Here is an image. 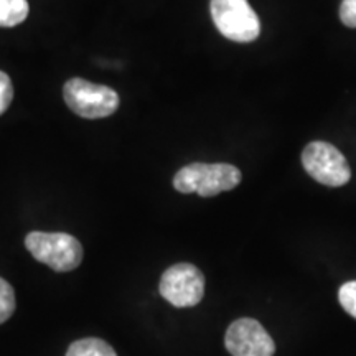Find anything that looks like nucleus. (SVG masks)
I'll list each match as a JSON object with an SVG mask.
<instances>
[{"instance_id":"f257e3e1","label":"nucleus","mask_w":356,"mask_h":356,"mask_svg":"<svg viewBox=\"0 0 356 356\" xmlns=\"http://www.w3.org/2000/svg\"><path fill=\"white\" fill-rule=\"evenodd\" d=\"M241 184V172L231 163H190L177 172L173 186L180 193L216 197Z\"/></svg>"},{"instance_id":"f03ea898","label":"nucleus","mask_w":356,"mask_h":356,"mask_svg":"<svg viewBox=\"0 0 356 356\" xmlns=\"http://www.w3.org/2000/svg\"><path fill=\"white\" fill-rule=\"evenodd\" d=\"M25 248L38 262L56 273H70L83 261V246L68 233H43L32 231L25 238Z\"/></svg>"},{"instance_id":"7ed1b4c3","label":"nucleus","mask_w":356,"mask_h":356,"mask_svg":"<svg viewBox=\"0 0 356 356\" xmlns=\"http://www.w3.org/2000/svg\"><path fill=\"white\" fill-rule=\"evenodd\" d=\"M63 97L68 108L84 119L109 118L119 108V95L113 88L81 78H71L66 81Z\"/></svg>"},{"instance_id":"20e7f679","label":"nucleus","mask_w":356,"mask_h":356,"mask_svg":"<svg viewBox=\"0 0 356 356\" xmlns=\"http://www.w3.org/2000/svg\"><path fill=\"white\" fill-rule=\"evenodd\" d=\"M210 10L222 37L238 43H251L259 37V17L248 0H211Z\"/></svg>"},{"instance_id":"39448f33","label":"nucleus","mask_w":356,"mask_h":356,"mask_svg":"<svg viewBox=\"0 0 356 356\" xmlns=\"http://www.w3.org/2000/svg\"><path fill=\"white\" fill-rule=\"evenodd\" d=\"M302 163L314 180L327 186L346 185L351 178L348 160L328 142H310L302 152Z\"/></svg>"},{"instance_id":"423d86ee","label":"nucleus","mask_w":356,"mask_h":356,"mask_svg":"<svg viewBox=\"0 0 356 356\" xmlns=\"http://www.w3.org/2000/svg\"><path fill=\"white\" fill-rule=\"evenodd\" d=\"M159 291L173 307H195L204 296V275L197 266L180 262L163 273Z\"/></svg>"},{"instance_id":"0eeeda50","label":"nucleus","mask_w":356,"mask_h":356,"mask_svg":"<svg viewBox=\"0 0 356 356\" xmlns=\"http://www.w3.org/2000/svg\"><path fill=\"white\" fill-rule=\"evenodd\" d=\"M225 345L231 356H273L275 351L274 340L254 318H238L231 323Z\"/></svg>"},{"instance_id":"6e6552de","label":"nucleus","mask_w":356,"mask_h":356,"mask_svg":"<svg viewBox=\"0 0 356 356\" xmlns=\"http://www.w3.org/2000/svg\"><path fill=\"white\" fill-rule=\"evenodd\" d=\"M66 356H118L108 341L99 338H83L70 345Z\"/></svg>"},{"instance_id":"1a4fd4ad","label":"nucleus","mask_w":356,"mask_h":356,"mask_svg":"<svg viewBox=\"0 0 356 356\" xmlns=\"http://www.w3.org/2000/svg\"><path fill=\"white\" fill-rule=\"evenodd\" d=\"M26 0H0V26H15L29 17Z\"/></svg>"},{"instance_id":"9d476101","label":"nucleus","mask_w":356,"mask_h":356,"mask_svg":"<svg viewBox=\"0 0 356 356\" xmlns=\"http://www.w3.org/2000/svg\"><path fill=\"white\" fill-rule=\"evenodd\" d=\"M15 310V293L10 284L0 277V323L7 322Z\"/></svg>"},{"instance_id":"9b49d317","label":"nucleus","mask_w":356,"mask_h":356,"mask_svg":"<svg viewBox=\"0 0 356 356\" xmlns=\"http://www.w3.org/2000/svg\"><path fill=\"white\" fill-rule=\"evenodd\" d=\"M338 300H340V305L348 312L351 317L356 318V280H350V282L340 287Z\"/></svg>"},{"instance_id":"f8f14e48","label":"nucleus","mask_w":356,"mask_h":356,"mask_svg":"<svg viewBox=\"0 0 356 356\" xmlns=\"http://www.w3.org/2000/svg\"><path fill=\"white\" fill-rule=\"evenodd\" d=\"M13 99V86L8 74L0 71V115H2L12 104Z\"/></svg>"},{"instance_id":"ddd939ff","label":"nucleus","mask_w":356,"mask_h":356,"mask_svg":"<svg viewBox=\"0 0 356 356\" xmlns=\"http://www.w3.org/2000/svg\"><path fill=\"white\" fill-rule=\"evenodd\" d=\"M340 20L350 29H356V0H343L341 2Z\"/></svg>"}]
</instances>
